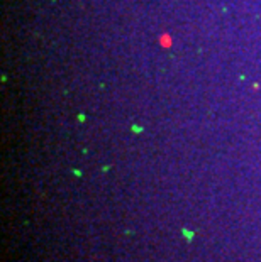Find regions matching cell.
<instances>
[{"mask_svg":"<svg viewBox=\"0 0 261 262\" xmlns=\"http://www.w3.org/2000/svg\"><path fill=\"white\" fill-rule=\"evenodd\" d=\"M182 233H183V235L187 237V241H188V242H190L192 238H193V232H190V230H185V228H183V230H182Z\"/></svg>","mask_w":261,"mask_h":262,"instance_id":"1","label":"cell"}]
</instances>
